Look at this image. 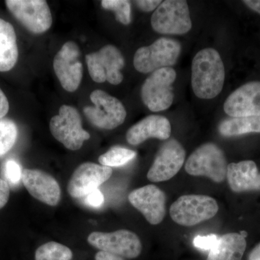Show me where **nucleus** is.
Returning a JSON list of instances; mask_svg holds the SVG:
<instances>
[{"label":"nucleus","instance_id":"obj_1","mask_svg":"<svg viewBox=\"0 0 260 260\" xmlns=\"http://www.w3.org/2000/svg\"><path fill=\"white\" fill-rule=\"evenodd\" d=\"M225 67L218 51L212 48L202 49L191 63L193 92L201 99H213L223 90Z\"/></svg>","mask_w":260,"mask_h":260},{"label":"nucleus","instance_id":"obj_2","mask_svg":"<svg viewBox=\"0 0 260 260\" xmlns=\"http://www.w3.org/2000/svg\"><path fill=\"white\" fill-rule=\"evenodd\" d=\"M180 43L176 39L162 37L148 47L140 48L135 52L133 64L141 73H153L177 63L181 54Z\"/></svg>","mask_w":260,"mask_h":260},{"label":"nucleus","instance_id":"obj_3","mask_svg":"<svg viewBox=\"0 0 260 260\" xmlns=\"http://www.w3.org/2000/svg\"><path fill=\"white\" fill-rule=\"evenodd\" d=\"M228 164L223 150L213 143L196 149L186 160L185 170L195 177H206L216 183L225 180Z\"/></svg>","mask_w":260,"mask_h":260},{"label":"nucleus","instance_id":"obj_4","mask_svg":"<svg viewBox=\"0 0 260 260\" xmlns=\"http://www.w3.org/2000/svg\"><path fill=\"white\" fill-rule=\"evenodd\" d=\"M219 210L215 199L206 195H183L171 206L169 213L175 223L192 226L211 219Z\"/></svg>","mask_w":260,"mask_h":260},{"label":"nucleus","instance_id":"obj_5","mask_svg":"<svg viewBox=\"0 0 260 260\" xmlns=\"http://www.w3.org/2000/svg\"><path fill=\"white\" fill-rule=\"evenodd\" d=\"M177 73L172 68L156 70L145 80L141 90L143 104L153 112L167 110L174 99L173 84Z\"/></svg>","mask_w":260,"mask_h":260},{"label":"nucleus","instance_id":"obj_6","mask_svg":"<svg viewBox=\"0 0 260 260\" xmlns=\"http://www.w3.org/2000/svg\"><path fill=\"white\" fill-rule=\"evenodd\" d=\"M155 32L169 35H183L191 29L189 6L184 0H166L155 10L150 19Z\"/></svg>","mask_w":260,"mask_h":260},{"label":"nucleus","instance_id":"obj_7","mask_svg":"<svg viewBox=\"0 0 260 260\" xmlns=\"http://www.w3.org/2000/svg\"><path fill=\"white\" fill-rule=\"evenodd\" d=\"M93 107H85V117L93 125L100 129H114L125 121L126 112L122 103L116 98L102 90L90 94Z\"/></svg>","mask_w":260,"mask_h":260},{"label":"nucleus","instance_id":"obj_8","mask_svg":"<svg viewBox=\"0 0 260 260\" xmlns=\"http://www.w3.org/2000/svg\"><path fill=\"white\" fill-rule=\"evenodd\" d=\"M49 129L53 137L70 150H79L90 138L82 126L79 112L70 106H61L59 114L51 118Z\"/></svg>","mask_w":260,"mask_h":260},{"label":"nucleus","instance_id":"obj_9","mask_svg":"<svg viewBox=\"0 0 260 260\" xmlns=\"http://www.w3.org/2000/svg\"><path fill=\"white\" fill-rule=\"evenodd\" d=\"M89 75L96 83L109 82L119 85L123 81L121 70L124 67V59L121 51L114 46L108 44L99 51L85 56Z\"/></svg>","mask_w":260,"mask_h":260},{"label":"nucleus","instance_id":"obj_10","mask_svg":"<svg viewBox=\"0 0 260 260\" xmlns=\"http://www.w3.org/2000/svg\"><path fill=\"white\" fill-rule=\"evenodd\" d=\"M5 5L28 31L40 34L50 28L52 16L50 8L44 0H6Z\"/></svg>","mask_w":260,"mask_h":260},{"label":"nucleus","instance_id":"obj_11","mask_svg":"<svg viewBox=\"0 0 260 260\" xmlns=\"http://www.w3.org/2000/svg\"><path fill=\"white\" fill-rule=\"evenodd\" d=\"M88 242L99 250L127 259L138 257L143 248L136 234L123 229L111 233H91Z\"/></svg>","mask_w":260,"mask_h":260},{"label":"nucleus","instance_id":"obj_12","mask_svg":"<svg viewBox=\"0 0 260 260\" xmlns=\"http://www.w3.org/2000/svg\"><path fill=\"white\" fill-rule=\"evenodd\" d=\"M80 51L76 43H65L54 57V72L62 88L68 92H74L79 88L83 74L80 60Z\"/></svg>","mask_w":260,"mask_h":260},{"label":"nucleus","instance_id":"obj_13","mask_svg":"<svg viewBox=\"0 0 260 260\" xmlns=\"http://www.w3.org/2000/svg\"><path fill=\"white\" fill-rule=\"evenodd\" d=\"M186 152L177 140L166 142L157 152L147 177L152 182L169 180L174 177L184 165Z\"/></svg>","mask_w":260,"mask_h":260},{"label":"nucleus","instance_id":"obj_14","mask_svg":"<svg viewBox=\"0 0 260 260\" xmlns=\"http://www.w3.org/2000/svg\"><path fill=\"white\" fill-rule=\"evenodd\" d=\"M112 175V168L94 162H84L75 169L71 176L68 183V192L73 198H83L97 189Z\"/></svg>","mask_w":260,"mask_h":260},{"label":"nucleus","instance_id":"obj_15","mask_svg":"<svg viewBox=\"0 0 260 260\" xmlns=\"http://www.w3.org/2000/svg\"><path fill=\"white\" fill-rule=\"evenodd\" d=\"M129 203L144 215L149 223L158 225L165 217L167 197L158 186L149 184L132 191Z\"/></svg>","mask_w":260,"mask_h":260},{"label":"nucleus","instance_id":"obj_16","mask_svg":"<svg viewBox=\"0 0 260 260\" xmlns=\"http://www.w3.org/2000/svg\"><path fill=\"white\" fill-rule=\"evenodd\" d=\"M223 109L231 117L260 116V82H249L234 90L224 103Z\"/></svg>","mask_w":260,"mask_h":260},{"label":"nucleus","instance_id":"obj_17","mask_svg":"<svg viewBox=\"0 0 260 260\" xmlns=\"http://www.w3.org/2000/svg\"><path fill=\"white\" fill-rule=\"evenodd\" d=\"M22 181L32 197L49 206H56L61 200L59 183L52 176L39 169H23Z\"/></svg>","mask_w":260,"mask_h":260},{"label":"nucleus","instance_id":"obj_18","mask_svg":"<svg viewBox=\"0 0 260 260\" xmlns=\"http://www.w3.org/2000/svg\"><path fill=\"white\" fill-rule=\"evenodd\" d=\"M171 134L172 126L167 117L150 115L131 126L126 133V138L130 145H138L149 138L168 140Z\"/></svg>","mask_w":260,"mask_h":260},{"label":"nucleus","instance_id":"obj_19","mask_svg":"<svg viewBox=\"0 0 260 260\" xmlns=\"http://www.w3.org/2000/svg\"><path fill=\"white\" fill-rule=\"evenodd\" d=\"M226 178L231 189L235 192L260 190V172L253 160L229 164Z\"/></svg>","mask_w":260,"mask_h":260},{"label":"nucleus","instance_id":"obj_20","mask_svg":"<svg viewBox=\"0 0 260 260\" xmlns=\"http://www.w3.org/2000/svg\"><path fill=\"white\" fill-rule=\"evenodd\" d=\"M246 248L245 236L230 233L219 238L207 260H242Z\"/></svg>","mask_w":260,"mask_h":260},{"label":"nucleus","instance_id":"obj_21","mask_svg":"<svg viewBox=\"0 0 260 260\" xmlns=\"http://www.w3.org/2000/svg\"><path fill=\"white\" fill-rule=\"evenodd\" d=\"M18 59L16 34L13 25L0 18V72L14 68Z\"/></svg>","mask_w":260,"mask_h":260},{"label":"nucleus","instance_id":"obj_22","mask_svg":"<svg viewBox=\"0 0 260 260\" xmlns=\"http://www.w3.org/2000/svg\"><path fill=\"white\" fill-rule=\"evenodd\" d=\"M218 131L224 137L260 133V116L232 117L225 119L219 124Z\"/></svg>","mask_w":260,"mask_h":260},{"label":"nucleus","instance_id":"obj_23","mask_svg":"<svg viewBox=\"0 0 260 260\" xmlns=\"http://www.w3.org/2000/svg\"><path fill=\"white\" fill-rule=\"evenodd\" d=\"M73 257L69 247L55 242L43 244L35 253V260H72Z\"/></svg>","mask_w":260,"mask_h":260},{"label":"nucleus","instance_id":"obj_24","mask_svg":"<svg viewBox=\"0 0 260 260\" xmlns=\"http://www.w3.org/2000/svg\"><path fill=\"white\" fill-rule=\"evenodd\" d=\"M136 153L129 149L123 147H112L107 153L102 154L99 161L102 166L107 167H119L125 165L133 160Z\"/></svg>","mask_w":260,"mask_h":260},{"label":"nucleus","instance_id":"obj_25","mask_svg":"<svg viewBox=\"0 0 260 260\" xmlns=\"http://www.w3.org/2000/svg\"><path fill=\"white\" fill-rule=\"evenodd\" d=\"M18 138V127L13 121L0 119V156L14 146Z\"/></svg>","mask_w":260,"mask_h":260},{"label":"nucleus","instance_id":"obj_26","mask_svg":"<svg viewBox=\"0 0 260 260\" xmlns=\"http://www.w3.org/2000/svg\"><path fill=\"white\" fill-rule=\"evenodd\" d=\"M104 9L111 10L115 13L116 20L123 25L131 23V4L126 0H103Z\"/></svg>","mask_w":260,"mask_h":260},{"label":"nucleus","instance_id":"obj_27","mask_svg":"<svg viewBox=\"0 0 260 260\" xmlns=\"http://www.w3.org/2000/svg\"><path fill=\"white\" fill-rule=\"evenodd\" d=\"M4 172L5 177L11 184H18L22 179L23 171H21L20 166L14 160H9L5 162Z\"/></svg>","mask_w":260,"mask_h":260},{"label":"nucleus","instance_id":"obj_28","mask_svg":"<svg viewBox=\"0 0 260 260\" xmlns=\"http://www.w3.org/2000/svg\"><path fill=\"white\" fill-rule=\"evenodd\" d=\"M219 238L217 236L212 234L210 236H198L194 239L193 244L198 249L203 250H211L212 249L218 244Z\"/></svg>","mask_w":260,"mask_h":260},{"label":"nucleus","instance_id":"obj_29","mask_svg":"<svg viewBox=\"0 0 260 260\" xmlns=\"http://www.w3.org/2000/svg\"><path fill=\"white\" fill-rule=\"evenodd\" d=\"M104 203V195L99 189H95L85 196V203L93 208H100Z\"/></svg>","mask_w":260,"mask_h":260},{"label":"nucleus","instance_id":"obj_30","mask_svg":"<svg viewBox=\"0 0 260 260\" xmlns=\"http://www.w3.org/2000/svg\"><path fill=\"white\" fill-rule=\"evenodd\" d=\"M135 3L140 10L144 12H150L157 9L159 5L161 4L162 1L161 0H138Z\"/></svg>","mask_w":260,"mask_h":260},{"label":"nucleus","instance_id":"obj_31","mask_svg":"<svg viewBox=\"0 0 260 260\" xmlns=\"http://www.w3.org/2000/svg\"><path fill=\"white\" fill-rule=\"evenodd\" d=\"M9 184L4 179H0V209L4 208L10 198Z\"/></svg>","mask_w":260,"mask_h":260},{"label":"nucleus","instance_id":"obj_32","mask_svg":"<svg viewBox=\"0 0 260 260\" xmlns=\"http://www.w3.org/2000/svg\"><path fill=\"white\" fill-rule=\"evenodd\" d=\"M10 105L8 98L0 88V119H3L9 112Z\"/></svg>","mask_w":260,"mask_h":260},{"label":"nucleus","instance_id":"obj_33","mask_svg":"<svg viewBox=\"0 0 260 260\" xmlns=\"http://www.w3.org/2000/svg\"><path fill=\"white\" fill-rule=\"evenodd\" d=\"M95 260H124L120 256L114 255L110 253L100 251L96 253L95 256Z\"/></svg>","mask_w":260,"mask_h":260},{"label":"nucleus","instance_id":"obj_34","mask_svg":"<svg viewBox=\"0 0 260 260\" xmlns=\"http://www.w3.org/2000/svg\"><path fill=\"white\" fill-rule=\"evenodd\" d=\"M243 3L251 10L260 14V0H244Z\"/></svg>","mask_w":260,"mask_h":260},{"label":"nucleus","instance_id":"obj_35","mask_svg":"<svg viewBox=\"0 0 260 260\" xmlns=\"http://www.w3.org/2000/svg\"><path fill=\"white\" fill-rule=\"evenodd\" d=\"M248 260H260V243L250 251L248 256Z\"/></svg>","mask_w":260,"mask_h":260}]
</instances>
